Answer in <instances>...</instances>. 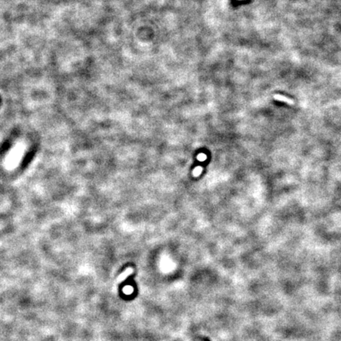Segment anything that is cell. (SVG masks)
Masks as SVG:
<instances>
[{
    "label": "cell",
    "mask_w": 341,
    "mask_h": 341,
    "mask_svg": "<svg viewBox=\"0 0 341 341\" xmlns=\"http://www.w3.org/2000/svg\"><path fill=\"white\" fill-rule=\"evenodd\" d=\"M273 98L275 99H276V100H279V101L285 102V103H287V104H290V105H293V104H295V102H294L293 99H290V98L287 97V96H284L280 95V94H275V95L273 96Z\"/></svg>",
    "instance_id": "1"
},
{
    "label": "cell",
    "mask_w": 341,
    "mask_h": 341,
    "mask_svg": "<svg viewBox=\"0 0 341 341\" xmlns=\"http://www.w3.org/2000/svg\"><path fill=\"white\" fill-rule=\"evenodd\" d=\"M133 269H131V268H129V269H127L125 270V272H123L121 275H120L119 277H118V280H117V284H119V283L122 282L123 280H126L128 276H130V275H131V274L133 273Z\"/></svg>",
    "instance_id": "2"
}]
</instances>
